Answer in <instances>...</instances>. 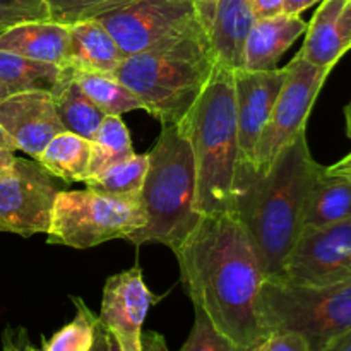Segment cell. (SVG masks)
<instances>
[{
  "mask_svg": "<svg viewBox=\"0 0 351 351\" xmlns=\"http://www.w3.org/2000/svg\"><path fill=\"white\" fill-rule=\"evenodd\" d=\"M91 351H112V336L99 322L98 328H96V338Z\"/></svg>",
  "mask_w": 351,
  "mask_h": 351,
  "instance_id": "cell-36",
  "label": "cell"
},
{
  "mask_svg": "<svg viewBox=\"0 0 351 351\" xmlns=\"http://www.w3.org/2000/svg\"><path fill=\"white\" fill-rule=\"evenodd\" d=\"M134 153L136 151L132 147L129 129L123 123L122 117L106 115L91 139V161H89L88 178L103 173L113 165L130 158Z\"/></svg>",
  "mask_w": 351,
  "mask_h": 351,
  "instance_id": "cell-25",
  "label": "cell"
},
{
  "mask_svg": "<svg viewBox=\"0 0 351 351\" xmlns=\"http://www.w3.org/2000/svg\"><path fill=\"white\" fill-rule=\"evenodd\" d=\"M321 351H351V329L343 332V335L336 336Z\"/></svg>",
  "mask_w": 351,
  "mask_h": 351,
  "instance_id": "cell-37",
  "label": "cell"
},
{
  "mask_svg": "<svg viewBox=\"0 0 351 351\" xmlns=\"http://www.w3.org/2000/svg\"><path fill=\"white\" fill-rule=\"evenodd\" d=\"M194 2H197V0H194Z\"/></svg>",
  "mask_w": 351,
  "mask_h": 351,
  "instance_id": "cell-43",
  "label": "cell"
},
{
  "mask_svg": "<svg viewBox=\"0 0 351 351\" xmlns=\"http://www.w3.org/2000/svg\"><path fill=\"white\" fill-rule=\"evenodd\" d=\"M112 351H122L113 338H112ZM143 351H168L167 345H165V338L163 336L156 335V332H147V335H143Z\"/></svg>",
  "mask_w": 351,
  "mask_h": 351,
  "instance_id": "cell-34",
  "label": "cell"
},
{
  "mask_svg": "<svg viewBox=\"0 0 351 351\" xmlns=\"http://www.w3.org/2000/svg\"><path fill=\"white\" fill-rule=\"evenodd\" d=\"M36 160L16 158L0 170V232L33 237L47 233L51 206L60 191Z\"/></svg>",
  "mask_w": 351,
  "mask_h": 351,
  "instance_id": "cell-10",
  "label": "cell"
},
{
  "mask_svg": "<svg viewBox=\"0 0 351 351\" xmlns=\"http://www.w3.org/2000/svg\"><path fill=\"white\" fill-rule=\"evenodd\" d=\"M69 57L64 67L77 71L115 72L123 53L117 41L98 19L81 21L69 26Z\"/></svg>",
  "mask_w": 351,
  "mask_h": 351,
  "instance_id": "cell-19",
  "label": "cell"
},
{
  "mask_svg": "<svg viewBox=\"0 0 351 351\" xmlns=\"http://www.w3.org/2000/svg\"><path fill=\"white\" fill-rule=\"evenodd\" d=\"M3 351H43V348L31 345L23 331H19V336H16L10 329H7L3 335Z\"/></svg>",
  "mask_w": 351,
  "mask_h": 351,
  "instance_id": "cell-33",
  "label": "cell"
},
{
  "mask_svg": "<svg viewBox=\"0 0 351 351\" xmlns=\"http://www.w3.org/2000/svg\"><path fill=\"white\" fill-rule=\"evenodd\" d=\"M51 21L45 0H0V33L26 23Z\"/></svg>",
  "mask_w": 351,
  "mask_h": 351,
  "instance_id": "cell-30",
  "label": "cell"
},
{
  "mask_svg": "<svg viewBox=\"0 0 351 351\" xmlns=\"http://www.w3.org/2000/svg\"><path fill=\"white\" fill-rule=\"evenodd\" d=\"M147 160L139 197L146 225L125 240L134 245L156 242L177 250L201 218L194 211L197 189L194 154L178 123L161 125Z\"/></svg>",
  "mask_w": 351,
  "mask_h": 351,
  "instance_id": "cell-4",
  "label": "cell"
},
{
  "mask_svg": "<svg viewBox=\"0 0 351 351\" xmlns=\"http://www.w3.org/2000/svg\"><path fill=\"white\" fill-rule=\"evenodd\" d=\"M9 95H12V93H10L9 89L5 88V86H3V84H0V101H2V99L5 98V96H9Z\"/></svg>",
  "mask_w": 351,
  "mask_h": 351,
  "instance_id": "cell-42",
  "label": "cell"
},
{
  "mask_svg": "<svg viewBox=\"0 0 351 351\" xmlns=\"http://www.w3.org/2000/svg\"><path fill=\"white\" fill-rule=\"evenodd\" d=\"M261 317L267 336L274 331H293L307 339L311 351H321L351 329V281L293 287L266 280L261 291Z\"/></svg>",
  "mask_w": 351,
  "mask_h": 351,
  "instance_id": "cell-6",
  "label": "cell"
},
{
  "mask_svg": "<svg viewBox=\"0 0 351 351\" xmlns=\"http://www.w3.org/2000/svg\"><path fill=\"white\" fill-rule=\"evenodd\" d=\"M0 125L19 151L38 160L48 143L65 132L48 91H21L0 101Z\"/></svg>",
  "mask_w": 351,
  "mask_h": 351,
  "instance_id": "cell-14",
  "label": "cell"
},
{
  "mask_svg": "<svg viewBox=\"0 0 351 351\" xmlns=\"http://www.w3.org/2000/svg\"><path fill=\"white\" fill-rule=\"evenodd\" d=\"M317 2H321V0H285L283 12L290 14V16H300L304 10H307L308 7Z\"/></svg>",
  "mask_w": 351,
  "mask_h": 351,
  "instance_id": "cell-35",
  "label": "cell"
},
{
  "mask_svg": "<svg viewBox=\"0 0 351 351\" xmlns=\"http://www.w3.org/2000/svg\"><path fill=\"white\" fill-rule=\"evenodd\" d=\"M307 31V23L300 16L278 14L256 19L247 33L242 48L243 71H273L278 67L288 48Z\"/></svg>",
  "mask_w": 351,
  "mask_h": 351,
  "instance_id": "cell-17",
  "label": "cell"
},
{
  "mask_svg": "<svg viewBox=\"0 0 351 351\" xmlns=\"http://www.w3.org/2000/svg\"><path fill=\"white\" fill-rule=\"evenodd\" d=\"M351 219V180L329 173L322 167L308 192L304 228L335 225Z\"/></svg>",
  "mask_w": 351,
  "mask_h": 351,
  "instance_id": "cell-20",
  "label": "cell"
},
{
  "mask_svg": "<svg viewBox=\"0 0 351 351\" xmlns=\"http://www.w3.org/2000/svg\"><path fill=\"white\" fill-rule=\"evenodd\" d=\"M75 305V317L58 329L50 339H45L43 351H91L98 328V315L93 314L88 305L77 297H72Z\"/></svg>",
  "mask_w": 351,
  "mask_h": 351,
  "instance_id": "cell-27",
  "label": "cell"
},
{
  "mask_svg": "<svg viewBox=\"0 0 351 351\" xmlns=\"http://www.w3.org/2000/svg\"><path fill=\"white\" fill-rule=\"evenodd\" d=\"M194 326H192L184 346L178 351H249L240 348L228 338H225L206 317L204 312L199 308H194Z\"/></svg>",
  "mask_w": 351,
  "mask_h": 351,
  "instance_id": "cell-29",
  "label": "cell"
},
{
  "mask_svg": "<svg viewBox=\"0 0 351 351\" xmlns=\"http://www.w3.org/2000/svg\"><path fill=\"white\" fill-rule=\"evenodd\" d=\"M14 160H16L14 153H10V151H0V170L10 167L14 163Z\"/></svg>",
  "mask_w": 351,
  "mask_h": 351,
  "instance_id": "cell-40",
  "label": "cell"
},
{
  "mask_svg": "<svg viewBox=\"0 0 351 351\" xmlns=\"http://www.w3.org/2000/svg\"><path fill=\"white\" fill-rule=\"evenodd\" d=\"M69 26L55 21L26 23L0 33V50L64 67L69 57Z\"/></svg>",
  "mask_w": 351,
  "mask_h": 351,
  "instance_id": "cell-18",
  "label": "cell"
},
{
  "mask_svg": "<svg viewBox=\"0 0 351 351\" xmlns=\"http://www.w3.org/2000/svg\"><path fill=\"white\" fill-rule=\"evenodd\" d=\"M195 7L216 64L240 69L243 43L256 21L249 0H197Z\"/></svg>",
  "mask_w": 351,
  "mask_h": 351,
  "instance_id": "cell-15",
  "label": "cell"
},
{
  "mask_svg": "<svg viewBox=\"0 0 351 351\" xmlns=\"http://www.w3.org/2000/svg\"><path fill=\"white\" fill-rule=\"evenodd\" d=\"M285 79H287V65L273 71H243V69L233 71L237 125H239L240 158H242L239 194L254 180L252 161L256 144L269 120Z\"/></svg>",
  "mask_w": 351,
  "mask_h": 351,
  "instance_id": "cell-12",
  "label": "cell"
},
{
  "mask_svg": "<svg viewBox=\"0 0 351 351\" xmlns=\"http://www.w3.org/2000/svg\"><path fill=\"white\" fill-rule=\"evenodd\" d=\"M278 281L293 287H328L351 281V219L305 226L285 259Z\"/></svg>",
  "mask_w": 351,
  "mask_h": 351,
  "instance_id": "cell-11",
  "label": "cell"
},
{
  "mask_svg": "<svg viewBox=\"0 0 351 351\" xmlns=\"http://www.w3.org/2000/svg\"><path fill=\"white\" fill-rule=\"evenodd\" d=\"M328 168L329 173L332 175H339V177H346L351 180V153L348 156H345L343 160L336 161L335 165H331V167H326Z\"/></svg>",
  "mask_w": 351,
  "mask_h": 351,
  "instance_id": "cell-38",
  "label": "cell"
},
{
  "mask_svg": "<svg viewBox=\"0 0 351 351\" xmlns=\"http://www.w3.org/2000/svg\"><path fill=\"white\" fill-rule=\"evenodd\" d=\"M123 57L208 38L194 0H134L98 17Z\"/></svg>",
  "mask_w": 351,
  "mask_h": 351,
  "instance_id": "cell-8",
  "label": "cell"
},
{
  "mask_svg": "<svg viewBox=\"0 0 351 351\" xmlns=\"http://www.w3.org/2000/svg\"><path fill=\"white\" fill-rule=\"evenodd\" d=\"M345 119H346V134H348V137L351 139V101L345 108Z\"/></svg>",
  "mask_w": 351,
  "mask_h": 351,
  "instance_id": "cell-41",
  "label": "cell"
},
{
  "mask_svg": "<svg viewBox=\"0 0 351 351\" xmlns=\"http://www.w3.org/2000/svg\"><path fill=\"white\" fill-rule=\"evenodd\" d=\"M195 163L194 211H233L242 178L233 71L216 65L208 86L180 123Z\"/></svg>",
  "mask_w": 351,
  "mask_h": 351,
  "instance_id": "cell-3",
  "label": "cell"
},
{
  "mask_svg": "<svg viewBox=\"0 0 351 351\" xmlns=\"http://www.w3.org/2000/svg\"><path fill=\"white\" fill-rule=\"evenodd\" d=\"M208 38L123 57L113 74L139 98L144 112L161 125L180 123L216 69Z\"/></svg>",
  "mask_w": 351,
  "mask_h": 351,
  "instance_id": "cell-5",
  "label": "cell"
},
{
  "mask_svg": "<svg viewBox=\"0 0 351 351\" xmlns=\"http://www.w3.org/2000/svg\"><path fill=\"white\" fill-rule=\"evenodd\" d=\"M146 225L137 197L84 191H58L51 206L47 240L51 245L93 249L123 239Z\"/></svg>",
  "mask_w": 351,
  "mask_h": 351,
  "instance_id": "cell-7",
  "label": "cell"
},
{
  "mask_svg": "<svg viewBox=\"0 0 351 351\" xmlns=\"http://www.w3.org/2000/svg\"><path fill=\"white\" fill-rule=\"evenodd\" d=\"M147 154H137L113 165L96 177L84 180L86 187L99 194L119 195V197H141L144 178L147 171Z\"/></svg>",
  "mask_w": 351,
  "mask_h": 351,
  "instance_id": "cell-26",
  "label": "cell"
},
{
  "mask_svg": "<svg viewBox=\"0 0 351 351\" xmlns=\"http://www.w3.org/2000/svg\"><path fill=\"white\" fill-rule=\"evenodd\" d=\"M321 170L302 132L266 173L237 195L233 213L252 239L267 280H280L285 259L304 230L308 192Z\"/></svg>",
  "mask_w": 351,
  "mask_h": 351,
  "instance_id": "cell-2",
  "label": "cell"
},
{
  "mask_svg": "<svg viewBox=\"0 0 351 351\" xmlns=\"http://www.w3.org/2000/svg\"><path fill=\"white\" fill-rule=\"evenodd\" d=\"M351 48V0H321L307 24L298 55L315 67L332 71Z\"/></svg>",
  "mask_w": 351,
  "mask_h": 351,
  "instance_id": "cell-16",
  "label": "cell"
},
{
  "mask_svg": "<svg viewBox=\"0 0 351 351\" xmlns=\"http://www.w3.org/2000/svg\"><path fill=\"white\" fill-rule=\"evenodd\" d=\"M71 75L84 95L101 110L105 115L122 117L123 113L143 110L139 98L112 72H93L71 69Z\"/></svg>",
  "mask_w": 351,
  "mask_h": 351,
  "instance_id": "cell-24",
  "label": "cell"
},
{
  "mask_svg": "<svg viewBox=\"0 0 351 351\" xmlns=\"http://www.w3.org/2000/svg\"><path fill=\"white\" fill-rule=\"evenodd\" d=\"M64 75V67L0 50V84L10 93H51Z\"/></svg>",
  "mask_w": 351,
  "mask_h": 351,
  "instance_id": "cell-23",
  "label": "cell"
},
{
  "mask_svg": "<svg viewBox=\"0 0 351 351\" xmlns=\"http://www.w3.org/2000/svg\"><path fill=\"white\" fill-rule=\"evenodd\" d=\"M250 351H252V350H250Z\"/></svg>",
  "mask_w": 351,
  "mask_h": 351,
  "instance_id": "cell-44",
  "label": "cell"
},
{
  "mask_svg": "<svg viewBox=\"0 0 351 351\" xmlns=\"http://www.w3.org/2000/svg\"><path fill=\"white\" fill-rule=\"evenodd\" d=\"M0 151H10V153L17 151L16 144H14V141L10 139L9 134L2 129V125H0Z\"/></svg>",
  "mask_w": 351,
  "mask_h": 351,
  "instance_id": "cell-39",
  "label": "cell"
},
{
  "mask_svg": "<svg viewBox=\"0 0 351 351\" xmlns=\"http://www.w3.org/2000/svg\"><path fill=\"white\" fill-rule=\"evenodd\" d=\"M326 69L315 67L300 55H295L287 65L283 82L269 120L256 144L252 161L254 178L266 173L281 151L297 136L305 132L308 115L328 79Z\"/></svg>",
  "mask_w": 351,
  "mask_h": 351,
  "instance_id": "cell-9",
  "label": "cell"
},
{
  "mask_svg": "<svg viewBox=\"0 0 351 351\" xmlns=\"http://www.w3.org/2000/svg\"><path fill=\"white\" fill-rule=\"evenodd\" d=\"M252 351H311L307 339L293 331H274Z\"/></svg>",
  "mask_w": 351,
  "mask_h": 351,
  "instance_id": "cell-31",
  "label": "cell"
},
{
  "mask_svg": "<svg viewBox=\"0 0 351 351\" xmlns=\"http://www.w3.org/2000/svg\"><path fill=\"white\" fill-rule=\"evenodd\" d=\"M50 95L65 130L91 141L106 115L84 95L67 67H64V75Z\"/></svg>",
  "mask_w": 351,
  "mask_h": 351,
  "instance_id": "cell-21",
  "label": "cell"
},
{
  "mask_svg": "<svg viewBox=\"0 0 351 351\" xmlns=\"http://www.w3.org/2000/svg\"><path fill=\"white\" fill-rule=\"evenodd\" d=\"M36 161L51 177L65 184L84 182L89 173L91 141L65 130L45 146Z\"/></svg>",
  "mask_w": 351,
  "mask_h": 351,
  "instance_id": "cell-22",
  "label": "cell"
},
{
  "mask_svg": "<svg viewBox=\"0 0 351 351\" xmlns=\"http://www.w3.org/2000/svg\"><path fill=\"white\" fill-rule=\"evenodd\" d=\"M182 283L225 338L252 350L267 338L261 291L267 280L245 226L233 211L201 216L177 250Z\"/></svg>",
  "mask_w": 351,
  "mask_h": 351,
  "instance_id": "cell-1",
  "label": "cell"
},
{
  "mask_svg": "<svg viewBox=\"0 0 351 351\" xmlns=\"http://www.w3.org/2000/svg\"><path fill=\"white\" fill-rule=\"evenodd\" d=\"M250 7L256 19H264V17H273L278 14H283L285 0H249Z\"/></svg>",
  "mask_w": 351,
  "mask_h": 351,
  "instance_id": "cell-32",
  "label": "cell"
},
{
  "mask_svg": "<svg viewBox=\"0 0 351 351\" xmlns=\"http://www.w3.org/2000/svg\"><path fill=\"white\" fill-rule=\"evenodd\" d=\"M158 298L144 281L143 269L134 266L106 280L98 321L122 351H143V326Z\"/></svg>",
  "mask_w": 351,
  "mask_h": 351,
  "instance_id": "cell-13",
  "label": "cell"
},
{
  "mask_svg": "<svg viewBox=\"0 0 351 351\" xmlns=\"http://www.w3.org/2000/svg\"><path fill=\"white\" fill-rule=\"evenodd\" d=\"M50 9L51 21L71 26L81 21L98 19L103 14L120 9L134 0H45Z\"/></svg>",
  "mask_w": 351,
  "mask_h": 351,
  "instance_id": "cell-28",
  "label": "cell"
}]
</instances>
